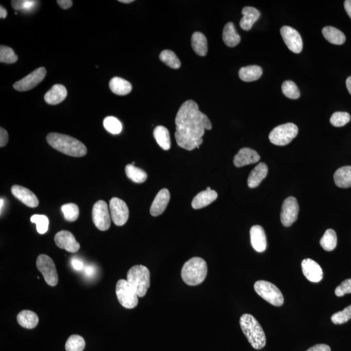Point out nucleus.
<instances>
[{"instance_id": "53", "label": "nucleus", "mask_w": 351, "mask_h": 351, "mask_svg": "<svg viewBox=\"0 0 351 351\" xmlns=\"http://www.w3.org/2000/svg\"><path fill=\"white\" fill-rule=\"evenodd\" d=\"M346 86H347L348 91L351 95V76L348 77L346 80Z\"/></svg>"}, {"instance_id": "39", "label": "nucleus", "mask_w": 351, "mask_h": 351, "mask_svg": "<svg viewBox=\"0 0 351 351\" xmlns=\"http://www.w3.org/2000/svg\"><path fill=\"white\" fill-rule=\"evenodd\" d=\"M105 129L112 134H119L122 130V125L119 119L114 117L105 118L103 122Z\"/></svg>"}, {"instance_id": "15", "label": "nucleus", "mask_w": 351, "mask_h": 351, "mask_svg": "<svg viewBox=\"0 0 351 351\" xmlns=\"http://www.w3.org/2000/svg\"><path fill=\"white\" fill-rule=\"evenodd\" d=\"M54 241L59 248L67 250L71 253L78 252L80 248L79 243L76 241L72 233L67 230L58 232L54 237Z\"/></svg>"}, {"instance_id": "33", "label": "nucleus", "mask_w": 351, "mask_h": 351, "mask_svg": "<svg viewBox=\"0 0 351 351\" xmlns=\"http://www.w3.org/2000/svg\"><path fill=\"white\" fill-rule=\"evenodd\" d=\"M125 171H126L127 177L134 182L141 183L146 180L147 174L146 172L136 168L134 164H127L126 168H125Z\"/></svg>"}, {"instance_id": "47", "label": "nucleus", "mask_w": 351, "mask_h": 351, "mask_svg": "<svg viewBox=\"0 0 351 351\" xmlns=\"http://www.w3.org/2000/svg\"><path fill=\"white\" fill-rule=\"evenodd\" d=\"M306 351H331L330 347L326 344H317Z\"/></svg>"}, {"instance_id": "17", "label": "nucleus", "mask_w": 351, "mask_h": 351, "mask_svg": "<svg viewBox=\"0 0 351 351\" xmlns=\"http://www.w3.org/2000/svg\"><path fill=\"white\" fill-rule=\"evenodd\" d=\"M13 196L29 208L38 207L39 201L35 194L23 186L14 185L11 188Z\"/></svg>"}, {"instance_id": "27", "label": "nucleus", "mask_w": 351, "mask_h": 351, "mask_svg": "<svg viewBox=\"0 0 351 351\" xmlns=\"http://www.w3.org/2000/svg\"><path fill=\"white\" fill-rule=\"evenodd\" d=\"M263 73L262 67L257 65H250L240 68V79L245 82H254L260 79Z\"/></svg>"}, {"instance_id": "14", "label": "nucleus", "mask_w": 351, "mask_h": 351, "mask_svg": "<svg viewBox=\"0 0 351 351\" xmlns=\"http://www.w3.org/2000/svg\"><path fill=\"white\" fill-rule=\"evenodd\" d=\"M281 34L289 50L294 53L301 52L303 47V39L295 29L287 26L282 27Z\"/></svg>"}, {"instance_id": "31", "label": "nucleus", "mask_w": 351, "mask_h": 351, "mask_svg": "<svg viewBox=\"0 0 351 351\" xmlns=\"http://www.w3.org/2000/svg\"><path fill=\"white\" fill-rule=\"evenodd\" d=\"M17 321L20 325L24 328L32 329L35 328L39 323L38 315L30 310L21 311L17 316Z\"/></svg>"}, {"instance_id": "41", "label": "nucleus", "mask_w": 351, "mask_h": 351, "mask_svg": "<svg viewBox=\"0 0 351 351\" xmlns=\"http://www.w3.org/2000/svg\"><path fill=\"white\" fill-rule=\"evenodd\" d=\"M31 221L36 225V230L40 234L47 232L49 227V219L46 215H33L31 216Z\"/></svg>"}, {"instance_id": "7", "label": "nucleus", "mask_w": 351, "mask_h": 351, "mask_svg": "<svg viewBox=\"0 0 351 351\" xmlns=\"http://www.w3.org/2000/svg\"><path fill=\"white\" fill-rule=\"evenodd\" d=\"M299 132L298 127L293 123L280 125L270 132L269 138L271 143L277 146H285L295 138Z\"/></svg>"}, {"instance_id": "49", "label": "nucleus", "mask_w": 351, "mask_h": 351, "mask_svg": "<svg viewBox=\"0 0 351 351\" xmlns=\"http://www.w3.org/2000/svg\"><path fill=\"white\" fill-rule=\"evenodd\" d=\"M71 264H72L73 268L77 270V271H80V270L83 268V262H81L79 260L73 259L72 262H71Z\"/></svg>"}, {"instance_id": "16", "label": "nucleus", "mask_w": 351, "mask_h": 351, "mask_svg": "<svg viewBox=\"0 0 351 351\" xmlns=\"http://www.w3.org/2000/svg\"><path fill=\"white\" fill-rule=\"evenodd\" d=\"M302 271L304 276L311 282H319L323 279V272L320 265L311 259H305L302 262Z\"/></svg>"}, {"instance_id": "24", "label": "nucleus", "mask_w": 351, "mask_h": 351, "mask_svg": "<svg viewBox=\"0 0 351 351\" xmlns=\"http://www.w3.org/2000/svg\"><path fill=\"white\" fill-rule=\"evenodd\" d=\"M268 174V167L264 163H260L250 173L247 183L250 188H257Z\"/></svg>"}, {"instance_id": "51", "label": "nucleus", "mask_w": 351, "mask_h": 351, "mask_svg": "<svg viewBox=\"0 0 351 351\" xmlns=\"http://www.w3.org/2000/svg\"><path fill=\"white\" fill-rule=\"evenodd\" d=\"M344 7L348 16L351 19V0H346L345 1Z\"/></svg>"}, {"instance_id": "54", "label": "nucleus", "mask_w": 351, "mask_h": 351, "mask_svg": "<svg viewBox=\"0 0 351 351\" xmlns=\"http://www.w3.org/2000/svg\"><path fill=\"white\" fill-rule=\"evenodd\" d=\"M119 2H121V3L123 4H131L132 2H134V0H119Z\"/></svg>"}, {"instance_id": "44", "label": "nucleus", "mask_w": 351, "mask_h": 351, "mask_svg": "<svg viewBox=\"0 0 351 351\" xmlns=\"http://www.w3.org/2000/svg\"><path fill=\"white\" fill-rule=\"evenodd\" d=\"M351 319V305L346 307L344 310L334 314L331 320L335 325L345 323Z\"/></svg>"}, {"instance_id": "3", "label": "nucleus", "mask_w": 351, "mask_h": 351, "mask_svg": "<svg viewBox=\"0 0 351 351\" xmlns=\"http://www.w3.org/2000/svg\"><path fill=\"white\" fill-rule=\"evenodd\" d=\"M241 328L255 349H262L266 345V337L258 321L250 314H244L239 321Z\"/></svg>"}, {"instance_id": "48", "label": "nucleus", "mask_w": 351, "mask_h": 351, "mask_svg": "<svg viewBox=\"0 0 351 351\" xmlns=\"http://www.w3.org/2000/svg\"><path fill=\"white\" fill-rule=\"evenodd\" d=\"M59 6L63 9H68L72 6L73 2L71 0H58Z\"/></svg>"}, {"instance_id": "26", "label": "nucleus", "mask_w": 351, "mask_h": 351, "mask_svg": "<svg viewBox=\"0 0 351 351\" xmlns=\"http://www.w3.org/2000/svg\"><path fill=\"white\" fill-rule=\"evenodd\" d=\"M191 46L197 55L206 56L208 53V41L206 36L200 32L196 31L191 36Z\"/></svg>"}, {"instance_id": "2", "label": "nucleus", "mask_w": 351, "mask_h": 351, "mask_svg": "<svg viewBox=\"0 0 351 351\" xmlns=\"http://www.w3.org/2000/svg\"><path fill=\"white\" fill-rule=\"evenodd\" d=\"M46 140L52 148L66 155L83 157L87 154V150L84 144L67 135L50 133L46 137Z\"/></svg>"}, {"instance_id": "20", "label": "nucleus", "mask_w": 351, "mask_h": 351, "mask_svg": "<svg viewBox=\"0 0 351 351\" xmlns=\"http://www.w3.org/2000/svg\"><path fill=\"white\" fill-rule=\"evenodd\" d=\"M250 242L253 249L257 252H263L266 250L267 239L266 233L261 226H253L250 229Z\"/></svg>"}, {"instance_id": "35", "label": "nucleus", "mask_w": 351, "mask_h": 351, "mask_svg": "<svg viewBox=\"0 0 351 351\" xmlns=\"http://www.w3.org/2000/svg\"><path fill=\"white\" fill-rule=\"evenodd\" d=\"M159 59L162 62L166 64L168 67L174 68V69H178L181 67L180 60L173 51L164 50L161 51L160 55H159Z\"/></svg>"}, {"instance_id": "18", "label": "nucleus", "mask_w": 351, "mask_h": 351, "mask_svg": "<svg viewBox=\"0 0 351 351\" xmlns=\"http://www.w3.org/2000/svg\"><path fill=\"white\" fill-rule=\"evenodd\" d=\"M171 195L168 189H163L158 193L150 210L151 214L154 217H157L162 214L168 207Z\"/></svg>"}, {"instance_id": "10", "label": "nucleus", "mask_w": 351, "mask_h": 351, "mask_svg": "<svg viewBox=\"0 0 351 351\" xmlns=\"http://www.w3.org/2000/svg\"><path fill=\"white\" fill-rule=\"evenodd\" d=\"M36 267L43 274L46 283L56 286L58 283V274L53 260L46 254H41L36 260Z\"/></svg>"}, {"instance_id": "28", "label": "nucleus", "mask_w": 351, "mask_h": 351, "mask_svg": "<svg viewBox=\"0 0 351 351\" xmlns=\"http://www.w3.org/2000/svg\"><path fill=\"white\" fill-rule=\"evenodd\" d=\"M322 33L326 40L333 45H342L345 43L346 38L344 33L335 27H325Z\"/></svg>"}, {"instance_id": "13", "label": "nucleus", "mask_w": 351, "mask_h": 351, "mask_svg": "<svg viewBox=\"0 0 351 351\" xmlns=\"http://www.w3.org/2000/svg\"><path fill=\"white\" fill-rule=\"evenodd\" d=\"M299 206L295 198L290 196L282 204L281 220L286 227H290L298 219Z\"/></svg>"}, {"instance_id": "43", "label": "nucleus", "mask_w": 351, "mask_h": 351, "mask_svg": "<svg viewBox=\"0 0 351 351\" xmlns=\"http://www.w3.org/2000/svg\"><path fill=\"white\" fill-rule=\"evenodd\" d=\"M350 115L347 112H336L330 117V122L332 126L342 127L349 122Z\"/></svg>"}, {"instance_id": "55", "label": "nucleus", "mask_w": 351, "mask_h": 351, "mask_svg": "<svg viewBox=\"0 0 351 351\" xmlns=\"http://www.w3.org/2000/svg\"><path fill=\"white\" fill-rule=\"evenodd\" d=\"M0 203H1V205H0V208H1V214H2V208H3L4 204V200L3 198H1V200H0Z\"/></svg>"}, {"instance_id": "40", "label": "nucleus", "mask_w": 351, "mask_h": 351, "mask_svg": "<svg viewBox=\"0 0 351 351\" xmlns=\"http://www.w3.org/2000/svg\"><path fill=\"white\" fill-rule=\"evenodd\" d=\"M18 56L14 53L13 49L9 46H0V61L1 63L12 64L16 62Z\"/></svg>"}, {"instance_id": "37", "label": "nucleus", "mask_w": 351, "mask_h": 351, "mask_svg": "<svg viewBox=\"0 0 351 351\" xmlns=\"http://www.w3.org/2000/svg\"><path fill=\"white\" fill-rule=\"evenodd\" d=\"M61 211L63 213L64 217L67 221H75L79 217V208L75 204L69 203L63 205L61 206Z\"/></svg>"}, {"instance_id": "50", "label": "nucleus", "mask_w": 351, "mask_h": 351, "mask_svg": "<svg viewBox=\"0 0 351 351\" xmlns=\"http://www.w3.org/2000/svg\"><path fill=\"white\" fill-rule=\"evenodd\" d=\"M85 272L86 275L91 277L95 274V267L91 266H87L85 267Z\"/></svg>"}, {"instance_id": "9", "label": "nucleus", "mask_w": 351, "mask_h": 351, "mask_svg": "<svg viewBox=\"0 0 351 351\" xmlns=\"http://www.w3.org/2000/svg\"><path fill=\"white\" fill-rule=\"evenodd\" d=\"M92 217L96 227L106 231L111 227L112 217L107 203L104 200H99L93 206Z\"/></svg>"}, {"instance_id": "34", "label": "nucleus", "mask_w": 351, "mask_h": 351, "mask_svg": "<svg viewBox=\"0 0 351 351\" xmlns=\"http://www.w3.org/2000/svg\"><path fill=\"white\" fill-rule=\"evenodd\" d=\"M320 244L326 251H332L335 249L337 245V235L335 230L332 229L326 230L320 240Z\"/></svg>"}, {"instance_id": "45", "label": "nucleus", "mask_w": 351, "mask_h": 351, "mask_svg": "<svg viewBox=\"0 0 351 351\" xmlns=\"http://www.w3.org/2000/svg\"><path fill=\"white\" fill-rule=\"evenodd\" d=\"M347 293H351V279L345 280L336 288V296L343 297Z\"/></svg>"}, {"instance_id": "5", "label": "nucleus", "mask_w": 351, "mask_h": 351, "mask_svg": "<svg viewBox=\"0 0 351 351\" xmlns=\"http://www.w3.org/2000/svg\"><path fill=\"white\" fill-rule=\"evenodd\" d=\"M127 281L133 287L139 298H143L151 285V273L146 267L137 265L127 272Z\"/></svg>"}, {"instance_id": "21", "label": "nucleus", "mask_w": 351, "mask_h": 351, "mask_svg": "<svg viewBox=\"0 0 351 351\" xmlns=\"http://www.w3.org/2000/svg\"><path fill=\"white\" fill-rule=\"evenodd\" d=\"M67 96V90L65 86L56 84L46 93L45 100L48 104L57 105L65 100Z\"/></svg>"}, {"instance_id": "52", "label": "nucleus", "mask_w": 351, "mask_h": 351, "mask_svg": "<svg viewBox=\"0 0 351 351\" xmlns=\"http://www.w3.org/2000/svg\"><path fill=\"white\" fill-rule=\"evenodd\" d=\"M7 16V11L4 7H0V18L6 19Z\"/></svg>"}, {"instance_id": "4", "label": "nucleus", "mask_w": 351, "mask_h": 351, "mask_svg": "<svg viewBox=\"0 0 351 351\" xmlns=\"http://www.w3.org/2000/svg\"><path fill=\"white\" fill-rule=\"evenodd\" d=\"M208 274L207 264L199 257H194L184 264L181 276L189 286H197L205 281Z\"/></svg>"}, {"instance_id": "1", "label": "nucleus", "mask_w": 351, "mask_h": 351, "mask_svg": "<svg viewBox=\"0 0 351 351\" xmlns=\"http://www.w3.org/2000/svg\"><path fill=\"white\" fill-rule=\"evenodd\" d=\"M175 124L176 142L181 148L189 151L199 148L205 130L212 128L210 120L191 100L181 105L176 114Z\"/></svg>"}, {"instance_id": "46", "label": "nucleus", "mask_w": 351, "mask_h": 351, "mask_svg": "<svg viewBox=\"0 0 351 351\" xmlns=\"http://www.w3.org/2000/svg\"><path fill=\"white\" fill-rule=\"evenodd\" d=\"M8 141V133L3 127H1L0 128V146L4 147L6 146Z\"/></svg>"}, {"instance_id": "36", "label": "nucleus", "mask_w": 351, "mask_h": 351, "mask_svg": "<svg viewBox=\"0 0 351 351\" xmlns=\"http://www.w3.org/2000/svg\"><path fill=\"white\" fill-rule=\"evenodd\" d=\"M85 347L84 339L79 335L70 336L65 344V349L67 351H83Z\"/></svg>"}, {"instance_id": "8", "label": "nucleus", "mask_w": 351, "mask_h": 351, "mask_svg": "<svg viewBox=\"0 0 351 351\" xmlns=\"http://www.w3.org/2000/svg\"><path fill=\"white\" fill-rule=\"evenodd\" d=\"M116 294L120 304L125 308H135L139 303L138 295L126 280L121 279L118 281Z\"/></svg>"}, {"instance_id": "12", "label": "nucleus", "mask_w": 351, "mask_h": 351, "mask_svg": "<svg viewBox=\"0 0 351 351\" xmlns=\"http://www.w3.org/2000/svg\"><path fill=\"white\" fill-rule=\"evenodd\" d=\"M46 68L44 67L39 68L26 76L23 79L14 83L13 87L14 89L21 92L31 90L43 82L46 77Z\"/></svg>"}, {"instance_id": "23", "label": "nucleus", "mask_w": 351, "mask_h": 351, "mask_svg": "<svg viewBox=\"0 0 351 351\" xmlns=\"http://www.w3.org/2000/svg\"><path fill=\"white\" fill-rule=\"evenodd\" d=\"M244 16L241 19L240 26L245 31H249L260 16V12L254 7H245L242 10Z\"/></svg>"}, {"instance_id": "29", "label": "nucleus", "mask_w": 351, "mask_h": 351, "mask_svg": "<svg viewBox=\"0 0 351 351\" xmlns=\"http://www.w3.org/2000/svg\"><path fill=\"white\" fill-rule=\"evenodd\" d=\"M336 185L341 188L351 187V166L338 169L334 175Z\"/></svg>"}, {"instance_id": "38", "label": "nucleus", "mask_w": 351, "mask_h": 351, "mask_svg": "<svg viewBox=\"0 0 351 351\" xmlns=\"http://www.w3.org/2000/svg\"><path fill=\"white\" fill-rule=\"evenodd\" d=\"M282 90L286 97L290 99H298L300 97L301 93L298 86L292 81H286L282 85Z\"/></svg>"}, {"instance_id": "32", "label": "nucleus", "mask_w": 351, "mask_h": 351, "mask_svg": "<svg viewBox=\"0 0 351 351\" xmlns=\"http://www.w3.org/2000/svg\"><path fill=\"white\" fill-rule=\"evenodd\" d=\"M154 137L161 149L164 151H168L171 149L170 134L167 127L163 126L156 127L154 130Z\"/></svg>"}, {"instance_id": "22", "label": "nucleus", "mask_w": 351, "mask_h": 351, "mask_svg": "<svg viewBox=\"0 0 351 351\" xmlns=\"http://www.w3.org/2000/svg\"><path fill=\"white\" fill-rule=\"evenodd\" d=\"M217 197L218 194L215 191L206 190L196 195L193 198L191 205L194 209H201L214 202Z\"/></svg>"}, {"instance_id": "25", "label": "nucleus", "mask_w": 351, "mask_h": 351, "mask_svg": "<svg viewBox=\"0 0 351 351\" xmlns=\"http://www.w3.org/2000/svg\"><path fill=\"white\" fill-rule=\"evenodd\" d=\"M223 39L226 45L228 47H235L239 45L241 38L235 30L234 24L228 23L226 24L223 32Z\"/></svg>"}, {"instance_id": "42", "label": "nucleus", "mask_w": 351, "mask_h": 351, "mask_svg": "<svg viewBox=\"0 0 351 351\" xmlns=\"http://www.w3.org/2000/svg\"><path fill=\"white\" fill-rule=\"evenodd\" d=\"M38 1L33 0H14L11 2L12 7L16 11H30L35 8Z\"/></svg>"}, {"instance_id": "30", "label": "nucleus", "mask_w": 351, "mask_h": 351, "mask_svg": "<svg viewBox=\"0 0 351 351\" xmlns=\"http://www.w3.org/2000/svg\"><path fill=\"white\" fill-rule=\"evenodd\" d=\"M109 88L113 93L119 96L128 95L132 90L131 83L119 77L112 78L109 82Z\"/></svg>"}, {"instance_id": "6", "label": "nucleus", "mask_w": 351, "mask_h": 351, "mask_svg": "<svg viewBox=\"0 0 351 351\" xmlns=\"http://www.w3.org/2000/svg\"><path fill=\"white\" fill-rule=\"evenodd\" d=\"M254 290L257 294L269 303L275 306L284 304V297L275 285L266 281H258L254 284Z\"/></svg>"}, {"instance_id": "11", "label": "nucleus", "mask_w": 351, "mask_h": 351, "mask_svg": "<svg viewBox=\"0 0 351 351\" xmlns=\"http://www.w3.org/2000/svg\"><path fill=\"white\" fill-rule=\"evenodd\" d=\"M109 211L115 225L121 227L126 224L129 218V209L124 201L113 198L109 202Z\"/></svg>"}, {"instance_id": "19", "label": "nucleus", "mask_w": 351, "mask_h": 351, "mask_svg": "<svg viewBox=\"0 0 351 351\" xmlns=\"http://www.w3.org/2000/svg\"><path fill=\"white\" fill-rule=\"evenodd\" d=\"M260 159V156L256 151L249 148L240 150L234 158V164L237 168H242L248 164L256 163Z\"/></svg>"}]
</instances>
